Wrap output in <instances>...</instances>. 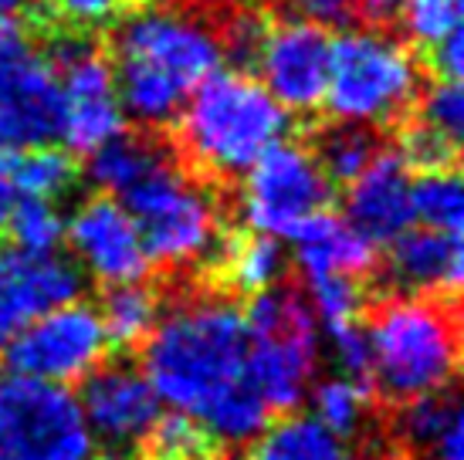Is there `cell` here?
<instances>
[{
  "label": "cell",
  "instance_id": "18",
  "mask_svg": "<svg viewBox=\"0 0 464 460\" xmlns=\"http://www.w3.org/2000/svg\"><path fill=\"white\" fill-rule=\"evenodd\" d=\"M387 271L393 284L413 294L430 298H454L461 288L464 261H461V234L454 230L407 227L400 237L387 244Z\"/></svg>",
  "mask_w": 464,
  "mask_h": 460
},
{
  "label": "cell",
  "instance_id": "38",
  "mask_svg": "<svg viewBox=\"0 0 464 460\" xmlns=\"http://www.w3.org/2000/svg\"><path fill=\"white\" fill-rule=\"evenodd\" d=\"M302 17H309L315 24H343L356 11V0H292Z\"/></svg>",
  "mask_w": 464,
  "mask_h": 460
},
{
  "label": "cell",
  "instance_id": "16",
  "mask_svg": "<svg viewBox=\"0 0 464 460\" xmlns=\"http://www.w3.org/2000/svg\"><path fill=\"white\" fill-rule=\"evenodd\" d=\"M68 244L92 278L102 284L142 282L150 254L130 210L112 196H92L68 220Z\"/></svg>",
  "mask_w": 464,
  "mask_h": 460
},
{
  "label": "cell",
  "instance_id": "8",
  "mask_svg": "<svg viewBox=\"0 0 464 460\" xmlns=\"http://www.w3.org/2000/svg\"><path fill=\"white\" fill-rule=\"evenodd\" d=\"M78 399L58 383L0 376V460H89Z\"/></svg>",
  "mask_w": 464,
  "mask_h": 460
},
{
  "label": "cell",
  "instance_id": "5",
  "mask_svg": "<svg viewBox=\"0 0 464 460\" xmlns=\"http://www.w3.org/2000/svg\"><path fill=\"white\" fill-rule=\"evenodd\" d=\"M247 379L268 413H292L309 399L319 369V321L292 284L251 294L245 311Z\"/></svg>",
  "mask_w": 464,
  "mask_h": 460
},
{
  "label": "cell",
  "instance_id": "21",
  "mask_svg": "<svg viewBox=\"0 0 464 460\" xmlns=\"http://www.w3.org/2000/svg\"><path fill=\"white\" fill-rule=\"evenodd\" d=\"M251 460H343V436L309 413H285L255 436Z\"/></svg>",
  "mask_w": 464,
  "mask_h": 460
},
{
  "label": "cell",
  "instance_id": "41",
  "mask_svg": "<svg viewBox=\"0 0 464 460\" xmlns=\"http://www.w3.org/2000/svg\"><path fill=\"white\" fill-rule=\"evenodd\" d=\"M27 44L24 27L17 24L14 17H0V52H11V48H21Z\"/></svg>",
  "mask_w": 464,
  "mask_h": 460
},
{
  "label": "cell",
  "instance_id": "42",
  "mask_svg": "<svg viewBox=\"0 0 464 460\" xmlns=\"http://www.w3.org/2000/svg\"><path fill=\"white\" fill-rule=\"evenodd\" d=\"M31 4V0H0V17H14V14H21Z\"/></svg>",
  "mask_w": 464,
  "mask_h": 460
},
{
  "label": "cell",
  "instance_id": "6",
  "mask_svg": "<svg viewBox=\"0 0 464 460\" xmlns=\"http://www.w3.org/2000/svg\"><path fill=\"white\" fill-rule=\"evenodd\" d=\"M417 64L383 31H346L333 41L323 102L339 122L390 126L417 99Z\"/></svg>",
  "mask_w": 464,
  "mask_h": 460
},
{
  "label": "cell",
  "instance_id": "28",
  "mask_svg": "<svg viewBox=\"0 0 464 460\" xmlns=\"http://www.w3.org/2000/svg\"><path fill=\"white\" fill-rule=\"evenodd\" d=\"M380 153L376 146V136L370 132V126H353V122H343L339 129L325 132L319 139V167L325 169V177L333 183H353L362 169L373 163V156Z\"/></svg>",
  "mask_w": 464,
  "mask_h": 460
},
{
  "label": "cell",
  "instance_id": "37",
  "mask_svg": "<svg viewBox=\"0 0 464 460\" xmlns=\"http://www.w3.org/2000/svg\"><path fill=\"white\" fill-rule=\"evenodd\" d=\"M427 62L438 72V78H454L461 81L464 75V44H461V31L448 34L444 41H438L434 48H427Z\"/></svg>",
  "mask_w": 464,
  "mask_h": 460
},
{
  "label": "cell",
  "instance_id": "10",
  "mask_svg": "<svg viewBox=\"0 0 464 460\" xmlns=\"http://www.w3.org/2000/svg\"><path fill=\"white\" fill-rule=\"evenodd\" d=\"M48 64L58 78V99H62L58 136L68 153L89 156L102 142L116 139L126 112L119 102L109 58L92 41H85V34L65 31L54 38Z\"/></svg>",
  "mask_w": 464,
  "mask_h": 460
},
{
  "label": "cell",
  "instance_id": "23",
  "mask_svg": "<svg viewBox=\"0 0 464 460\" xmlns=\"http://www.w3.org/2000/svg\"><path fill=\"white\" fill-rule=\"evenodd\" d=\"M285 261H288L285 247L278 244V237H268V234L234 237L231 244H224V251L218 254L224 282L241 294H258L282 282Z\"/></svg>",
  "mask_w": 464,
  "mask_h": 460
},
{
  "label": "cell",
  "instance_id": "20",
  "mask_svg": "<svg viewBox=\"0 0 464 460\" xmlns=\"http://www.w3.org/2000/svg\"><path fill=\"white\" fill-rule=\"evenodd\" d=\"M400 444L420 460H464V420L454 393L403 399L397 413Z\"/></svg>",
  "mask_w": 464,
  "mask_h": 460
},
{
  "label": "cell",
  "instance_id": "29",
  "mask_svg": "<svg viewBox=\"0 0 464 460\" xmlns=\"http://www.w3.org/2000/svg\"><path fill=\"white\" fill-rule=\"evenodd\" d=\"M309 282V305L312 315L319 321L323 332H333V329H343V325H353L360 321L362 315V278H349V274H315V278H305Z\"/></svg>",
  "mask_w": 464,
  "mask_h": 460
},
{
  "label": "cell",
  "instance_id": "12",
  "mask_svg": "<svg viewBox=\"0 0 464 460\" xmlns=\"http://www.w3.org/2000/svg\"><path fill=\"white\" fill-rule=\"evenodd\" d=\"M329 52L333 38L309 17L268 27L255 58L261 68V85L285 112H315L329 81Z\"/></svg>",
  "mask_w": 464,
  "mask_h": 460
},
{
  "label": "cell",
  "instance_id": "44",
  "mask_svg": "<svg viewBox=\"0 0 464 460\" xmlns=\"http://www.w3.org/2000/svg\"><path fill=\"white\" fill-rule=\"evenodd\" d=\"M197 460H245V457H237V454H200Z\"/></svg>",
  "mask_w": 464,
  "mask_h": 460
},
{
  "label": "cell",
  "instance_id": "27",
  "mask_svg": "<svg viewBox=\"0 0 464 460\" xmlns=\"http://www.w3.org/2000/svg\"><path fill=\"white\" fill-rule=\"evenodd\" d=\"M411 206L413 220L434 230H454L461 234L464 220V190L454 169H434L411 179Z\"/></svg>",
  "mask_w": 464,
  "mask_h": 460
},
{
  "label": "cell",
  "instance_id": "36",
  "mask_svg": "<svg viewBox=\"0 0 464 460\" xmlns=\"http://www.w3.org/2000/svg\"><path fill=\"white\" fill-rule=\"evenodd\" d=\"M420 112H424V122L438 126L440 132H448L451 139H461V132H464L461 81H454V78H438V81L427 89Z\"/></svg>",
  "mask_w": 464,
  "mask_h": 460
},
{
  "label": "cell",
  "instance_id": "22",
  "mask_svg": "<svg viewBox=\"0 0 464 460\" xmlns=\"http://www.w3.org/2000/svg\"><path fill=\"white\" fill-rule=\"evenodd\" d=\"M105 339L116 349H136L150 339V332L160 321V298L153 288H146L142 282H122V284H105L102 308Z\"/></svg>",
  "mask_w": 464,
  "mask_h": 460
},
{
  "label": "cell",
  "instance_id": "30",
  "mask_svg": "<svg viewBox=\"0 0 464 460\" xmlns=\"http://www.w3.org/2000/svg\"><path fill=\"white\" fill-rule=\"evenodd\" d=\"M7 234H11L14 247H24L34 254H52L65 237V220L58 214L54 200H41V196H21L14 204L11 217H7Z\"/></svg>",
  "mask_w": 464,
  "mask_h": 460
},
{
  "label": "cell",
  "instance_id": "39",
  "mask_svg": "<svg viewBox=\"0 0 464 460\" xmlns=\"http://www.w3.org/2000/svg\"><path fill=\"white\" fill-rule=\"evenodd\" d=\"M11 156L14 149H0V230L7 227V217H11L14 204H17V190H14L11 179Z\"/></svg>",
  "mask_w": 464,
  "mask_h": 460
},
{
  "label": "cell",
  "instance_id": "40",
  "mask_svg": "<svg viewBox=\"0 0 464 460\" xmlns=\"http://www.w3.org/2000/svg\"><path fill=\"white\" fill-rule=\"evenodd\" d=\"M403 0H356V11L370 21V24H387L393 21Z\"/></svg>",
  "mask_w": 464,
  "mask_h": 460
},
{
  "label": "cell",
  "instance_id": "34",
  "mask_svg": "<svg viewBox=\"0 0 464 460\" xmlns=\"http://www.w3.org/2000/svg\"><path fill=\"white\" fill-rule=\"evenodd\" d=\"M132 7H136V0H44V17L54 27L85 34L95 27L116 24Z\"/></svg>",
  "mask_w": 464,
  "mask_h": 460
},
{
  "label": "cell",
  "instance_id": "43",
  "mask_svg": "<svg viewBox=\"0 0 464 460\" xmlns=\"http://www.w3.org/2000/svg\"><path fill=\"white\" fill-rule=\"evenodd\" d=\"M95 460H136V457H130L126 450H109V454H102V457H95Z\"/></svg>",
  "mask_w": 464,
  "mask_h": 460
},
{
  "label": "cell",
  "instance_id": "15",
  "mask_svg": "<svg viewBox=\"0 0 464 460\" xmlns=\"http://www.w3.org/2000/svg\"><path fill=\"white\" fill-rule=\"evenodd\" d=\"M78 409L85 417L92 440H102L112 450H126L142 444L146 430L160 417V397L150 386L146 372L130 362L95 366L85 376Z\"/></svg>",
  "mask_w": 464,
  "mask_h": 460
},
{
  "label": "cell",
  "instance_id": "24",
  "mask_svg": "<svg viewBox=\"0 0 464 460\" xmlns=\"http://www.w3.org/2000/svg\"><path fill=\"white\" fill-rule=\"evenodd\" d=\"M163 149L156 146L153 139H142V136H126L119 132L116 139L102 142L99 149L89 153V163H85V177L95 190L105 193H122L126 187H132L136 179L146 173V169L163 159Z\"/></svg>",
  "mask_w": 464,
  "mask_h": 460
},
{
  "label": "cell",
  "instance_id": "25",
  "mask_svg": "<svg viewBox=\"0 0 464 460\" xmlns=\"http://www.w3.org/2000/svg\"><path fill=\"white\" fill-rule=\"evenodd\" d=\"M11 179L14 190L24 196H41V200H58L72 193L78 179V167L68 149H52V146H27L14 149L11 156Z\"/></svg>",
  "mask_w": 464,
  "mask_h": 460
},
{
  "label": "cell",
  "instance_id": "31",
  "mask_svg": "<svg viewBox=\"0 0 464 460\" xmlns=\"http://www.w3.org/2000/svg\"><path fill=\"white\" fill-rule=\"evenodd\" d=\"M146 444V460H197L210 450V436L194 417H187L180 409L160 413L153 426L142 436Z\"/></svg>",
  "mask_w": 464,
  "mask_h": 460
},
{
  "label": "cell",
  "instance_id": "11",
  "mask_svg": "<svg viewBox=\"0 0 464 460\" xmlns=\"http://www.w3.org/2000/svg\"><path fill=\"white\" fill-rule=\"evenodd\" d=\"M105 352H109V339H105L102 319L95 308L82 302L48 308L4 345L11 372L58 386L85 379L105 359Z\"/></svg>",
  "mask_w": 464,
  "mask_h": 460
},
{
  "label": "cell",
  "instance_id": "35",
  "mask_svg": "<svg viewBox=\"0 0 464 460\" xmlns=\"http://www.w3.org/2000/svg\"><path fill=\"white\" fill-rule=\"evenodd\" d=\"M329 335V345H333V359L339 372L356 379L362 386H373V359H370V339H366V329L360 321L353 325H343V329H333Z\"/></svg>",
  "mask_w": 464,
  "mask_h": 460
},
{
  "label": "cell",
  "instance_id": "4",
  "mask_svg": "<svg viewBox=\"0 0 464 460\" xmlns=\"http://www.w3.org/2000/svg\"><path fill=\"white\" fill-rule=\"evenodd\" d=\"M373 383L393 399L451 389L458 376L454 308L430 294L390 298L370 315Z\"/></svg>",
  "mask_w": 464,
  "mask_h": 460
},
{
  "label": "cell",
  "instance_id": "3",
  "mask_svg": "<svg viewBox=\"0 0 464 460\" xmlns=\"http://www.w3.org/2000/svg\"><path fill=\"white\" fill-rule=\"evenodd\" d=\"M180 142L187 159L210 177H245L268 146L285 139L288 112L247 72H210L183 102Z\"/></svg>",
  "mask_w": 464,
  "mask_h": 460
},
{
  "label": "cell",
  "instance_id": "17",
  "mask_svg": "<svg viewBox=\"0 0 464 460\" xmlns=\"http://www.w3.org/2000/svg\"><path fill=\"white\" fill-rule=\"evenodd\" d=\"M346 220L373 247H387L407 227H413L411 169L397 153H376L373 163L349 183Z\"/></svg>",
  "mask_w": 464,
  "mask_h": 460
},
{
  "label": "cell",
  "instance_id": "9",
  "mask_svg": "<svg viewBox=\"0 0 464 460\" xmlns=\"http://www.w3.org/2000/svg\"><path fill=\"white\" fill-rule=\"evenodd\" d=\"M333 204V179L302 142L278 139L245 169L241 217L255 234L292 237Z\"/></svg>",
  "mask_w": 464,
  "mask_h": 460
},
{
  "label": "cell",
  "instance_id": "7",
  "mask_svg": "<svg viewBox=\"0 0 464 460\" xmlns=\"http://www.w3.org/2000/svg\"><path fill=\"white\" fill-rule=\"evenodd\" d=\"M119 204L136 220L150 261L194 264L218 251L220 214L214 196L169 163V156L119 193Z\"/></svg>",
  "mask_w": 464,
  "mask_h": 460
},
{
  "label": "cell",
  "instance_id": "32",
  "mask_svg": "<svg viewBox=\"0 0 464 460\" xmlns=\"http://www.w3.org/2000/svg\"><path fill=\"white\" fill-rule=\"evenodd\" d=\"M461 4L464 0H403L397 11L400 27L427 52L448 34L461 31Z\"/></svg>",
  "mask_w": 464,
  "mask_h": 460
},
{
  "label": "cell",
  "instance_id": "19",
  "mask_svg": "<svg viewBox=\"0 0 464 460\" xmlns=\"http://www.w3.org/2000/svg\"><path fill=\"white\" fill-rule=\"evenodd\" d=\"M295 244V264L305 278L315 274H349L366 278L373 271L376 247L346 217H335L329 210H319L292 234Z\"/></svg>",
  "mask_w": 464,
  "mask_h": 460
},
{
  "label": "cell",
  "instance_id": "33",
  "mask_svg": "<svg viewBox=\"0 0 464 460\" xmlns=\"http://www.w3.org/2000/svg\"><path fill=\"white\" fill-rule=\"evenodd\" d=\"M397 156L403 159L407 169H420V173H434V169H454L458 163V139L448 132H440L430 122H411L403 126L397 139Z\"/></svg>",
  "mask_w": 464,
  "mask_h": 460
},
{
  "label": "cell",
  "instance_id": "2",
  "mask_svg": "<svg viewBox=\"0 0 464 460\" xmlns=\"http://www.w3.org/2000/svg\"><path fill=\"white\" fill-rule=\"evenodd\" d=\"M112 75L122 112L142 126H167L224 62L220 38L173 7H132L116 21Z\"/></svg>",
  "mask_w": 464,
  "mask_h": 460
},
{
  "label": "cell",
  "instance_id": "13",
  "mask_svg": "<svg viewBox=\"0 0 464 460\" xmlns=\"http://www.w3.org/2000/svg\"><path fill=\"white\" fill-rule=\"evenodd\" d=\"M58 78L31 44L0 52V149H27L58 136Z\"/></svg>",
  "mask_w": 464,
  "mask_h": 460
},
{
  "label": "cell",
  "instance_id": "26",
  "mask_svg": "<svg viewBox=\"0 0 464 460\" xmlns=\"http://www.w3.org/2000/svg\"><path fill=\"white\" fill-rule=\"evenodd\" d=\"M312 417L325 423L335 436H356L370 420V386L356 383L349 376H329L323 383H312Z\"/></svg>",
  "mask_w": 464,
  "mask_h": 460
},
{
  "label": "cell",
  "instance_id": "1",
  "mask_svg": "<svg viewBox=\"0 0 464 460\" xmlns=\"http://www.w3.org/2000/svg\"><path fill=\"white\" fill-rule=\"evenodd\" d=\"M142 372L160 403L194 417L210 440L247 444L265 430L268 407L247 379L245 311L224 298H190L156 321Z\"/></svg>",
  "mask_w": 464,
  "mask_h": 460
},
{
  "label": "cell",
  "instance_id": "14",
  "mask_svg": "<svg viewBox=\"0 0 464 460\" xmlns=\"http://www.w3.org/2000/svg\"><path fill=\"white\" fill-rule=\"evenodd\" d=\"M82 284L75 261L0 244V349L48 308L75 302Z\"/></svg>",
  "mask_w": 464,
  "mask_h": 460
}]
</instances>
